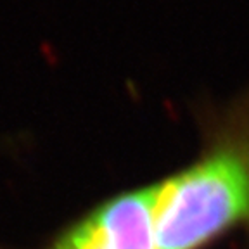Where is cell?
Masks as SVG:
<instances>
[{"instance_id": "cell-1", "label": "cell", "mask_w": 249, "mask_h": 249, "mask_svg": "<svg viewBox=\"0 0 249 249\" xmlns=\"http://www.w3.org/2000/svg\"><path fill=\"white\" fill-rule=\"evenodd\" d=\"M249 223V106L233 114L202 158L163 180L158 249H201Z\"/></svg>"}, {"instance_id": "cell-2", "label": "cell", "mask_w": 249, "mask_h": 249, "mask_svg": "<svg viewBox=\"0 0 249 249\" xmlns=\"http://www.w3.org/2000/svg\"><path fill=\"white\" fill-rule=\"evenodd\" d=\"M163 182L123 192L64 229L45 249H158Z\"/></svg>"}]
</instances>
